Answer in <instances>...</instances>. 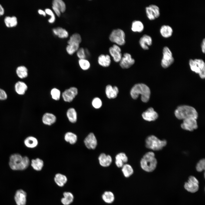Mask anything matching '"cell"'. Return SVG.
Segmentation results:
<instances>
[{
  "instance_id": "1",
  "label": "cell",
  "mask_w": 205,
  "mask_h": 205,
  "mask_svg": "<svg viewBox=\"0 0 205 205\" xmlns=\"http://www.w3.org/2000/svg\"><path fill=\"white\" fill-rule=\"evenodd\" d=\"M30 163V160L28 157H22L19 153L13 154L9 157V166L13 170H24L28 167Z\"/></svg>"
},
{
  "instance_id": "2",
  "label": "cell",
  "mask_w": 205,
  "mask_h": 205,
  "mask_svg": "<svg viewBox=\"0 0 205 205\" xmlns=\"http://www.w3.org/2000/svg\"><path fill=\"white\" fill-rule=\"evenodd\" d=\"M150 93L149 88L146 85L142 83L135 85L130 91V94L132 99H136L139 95H141V100L144 102H147L149 101Z\"/></svg>"
},
{
  "instance_id": "3",
  "label": "cell",
  "mask_w": 205,
  "mask_h": 205,
  "mask_svg": "<svg viewBox=\"0 0 205 205\" xmlns=\"http://www.w3.org/2000/svg\"><path fill=\"white\" fill-rule=\"evenodd\" d=\"M157 161L155 154L152 151L147 152L143 156L140 162L142 169L147 172L153 171L156 169Z\"/></svg>"
},
{
  "instance_id": "4",
  "label": "cell",
  "mask_w": 205,
  "mask_h": 205,
  "mask_svg": "<svg viewBox=\"0 0 205 205\" xmlns=\"http://www.w3.org/2000/svg\"><path fill=\"white\" fill-rule=\"evenodd\" d=\"M176 117L179 120H184L189 118L196 119L198 113L193 107L187 105H182L177 107L175 112Z\"/></svg>"
},
{
  "instance_id": "5",
  "label": "cell",
  "mask_w": 205,
  "mask_h": 205,
  "mask_svg": "<svg viewBox=\"0 0 205 205\" xmlns=\"http://www.w3.org/2000/svg\"><path fill=\"white\" fill-rule=\"evenodd\" d=\"M145 142L146 147L154 151H159L162 149L167 144L166 140H161L153 135L147 137L145 140Z\"/></svg>"
},
{
  "instance_id": "6",
  "label": "cell",
  "mask_w": 205,
  "mask_h": 205,
  "mask_svg": "<svg viewBox=\"0 0 205 205\" xmlns=\"http://www.w3.org/2000/svg\"><path fill=\"white\" fill-rule=\"evenodd\" d=\"M126 34L122 29L118 28L113 29L110 33L109 39L110 41L120 46L126 43Z\"/></svg>"
},
{
  "instance_id": "7",
  "label": "cell",
  "mask_w": 205,
  "mask_h": 205,
  "mask_svg": "<svg viewBox=\"0 0 205 205\" xmlns=\"http://www.w3.org/2000/svg\"><path fill=\"white\" fill-rule=\"evenodd\" d=\"M189 65L191 70L195 73H198L202 79L205 77V64L201 59H191L189 61Z\"/></svg>"
},
{
  "instance_id": "8",
  "label": "cell",
  "mask_w": 205,
  "mask_h": 205,
  "mask_svg": "<svg viewBox=\"0 0 205 205\" xmlns=\"http://www.w3.org/2000/svg\"><path fill=\"white\" fill-rule=\"evenodd\" d=\"M162 54L161 64L163 68H167L173 63L174 59L171 51L167 46H165L163 48Z\"/></svg>"
},
{
  "instance_id": "9",
  "label": "cell",
  "mask_w": 205,
  "mask_h": 205,
  "mask_svg": "<svg viewBox=\"0 0 205 205\" xmlns=\"http://www.w3.org/2000/svg\"><path fill=\"white\" fill-rule=\"evenodd\" d=\"M185 189L187 191L192 193L197 192L199 189V182L194 176H190L187 182L184 184Z\"/></svg>"
},
{
  "instance_id": "10",
  "label": "cell",
  "mask_w": 205,
  "mask_h": 205,
  "mask_svg": "<svg viewBox=\"0 0 205 205\" xmlns=\"http://www.w3.org/2000/svg\"><path fill=\"white\" fill-rule=\"evenodd\" d=\"M145 12L147 18L151 20L157 18L160 14L159 7L154 4H151L146 7Z\"/></svg>"
},
{
  "instance_id": "11",
  "label": "cell",
  "mask_w": 205,
  "mask_h": 205,
  "mask_svg": "<svg viewBox=\"0 0 205 205\" xmlns=\"http://www.w3.org/2000/svg\"><path fill=\"white\" fill-rule=\"evenodd\" d=\"M108 52L110 55L115 62H120L122 56V50L120 46L114 44L109 48Z\"/></svg>"
},
{
  "instance_id": "12",
  "label": "cell",
  "mask_w": 205,
  "mask_h": 205,
  "mask_svg": "<svg viewBox=\"0 0 205 205\" xmlns=\"http://www.w3.org/2000/svg\"><path fill=\"white\" fill-rule=\"evenodd\" d=\"M119 62L120 65L122 68L128 69L134 64L135 60L130 54L126 52L124 54Z\"/></svg>"
},
{
  "instance_id": "13",
  "label": "cell",
  "mask_w": 205,
  "mask_h": 205,
  "mask_svg": "<svg viewBox=\"0 0 205 205\" xmlns=\"http://www.w3.org/2000/svg\"><path fill=\"white\" fill-rule=\"evenodd\" d=\"M78 93L77 88L75 87H71L66 89L62 93V97L63 100L67 102L72 101Z\"/></svg>"
},
{
  "instance_id": "14",
  "label": "cell",
  "mask_w": 205,
  "mask_h": 205,
  "mask_svg": "<svg viewBox=\"0 0 205 205\" xmlns=\"http://www.w3.org/2000/svg\"><path fill=\"white\" fill-rule=\"evenodd\" d=\"M181 126L183 129L190 131H193L198 127L196 119L193 118H189L183 120Z\"/></svg>"
},
{
  "instance_id": "15",
  "label": "cell",
  "mask_w": 205,
  "mask_h": 205,
  "mask_svg": "<svg viewBox=\"0 0 205 205\" xmlns=\"http://www.w3.org/2000/svg\"><path fill=\"white\" fill-rule=\"evenodd\" d=\"M84 142L86 147L88 149H95L97 145V140L93 133H90L85 138Z\"/></svg>"
},
{
  "instance_id": "16",
  "label": "cell",
  "mask_w": 205,
  "mask_h": 205,
  "mask_svg": "<svg viewBox=\"0 0 205 205\" xmlns=\"http://www.w3.org/2000/svg\"><path fill=\"white\" fill-rule=\"evenodd\" d=\"M139 42L140 46L143 49L147 50L152 44V39L150 36L145 34L140 38Z\"/></svg>"
},
{
  "instance_id": "17",
  "label": "cell",
  "mask_w": 205,
  "mask_h": 205,
  "mask_svg": "<svg viewBox=\"0 0 205 205\" xmlns=\"http://www.w3.org/2000/svg\"><path fill=\"white\" fill-rule=\"evenodd\" d=\"M142 116L145 120L151 121L156 120L158 117V115L153 108L150 107L142 113Z\"/></svg>"
},
{
  "instance_id": "18",
  "label": "cell",
  "mask_w": 205,
  "mask_h": 205,
  "mask_svg": "<svg viewBox=\"0 0 205 205\" xmlns=\"http://www.w3.org/2000/svg\"><path fill=\"white\" fill-rule=\"evenodd\" d=\"M26 194L22 190H19L16 192L15 199L17 205H25Z\"/></svg>"
},
{
  "instance_id": "19",
  "label": "cell",
  "mask_w": 205,
  "mask_h": 205,
  "mask_svg": "<svg viewBox=\"0 0 205 205\" xmlns=\"http://www.w3.org/2000/svg\"><path fill=\"white\" fill-rule=\"evenodd\" d=\"M119 92L118 88L116 86L112 87L108 85L106 86L105 89V93L107 97L109 99H114L117 96Z\"/></svg>"
},
{
  "instance_id": "20",
  "label": "cell",
  "mask_w": 205,
  "mask_h": 205,
  "mask_svg": "<svg viewBox=\"0 0 205 205\" xmlns=\"http://www.w3.org/2000/svg\"><path fill=\"white\" fill-rule=\"evenodd\" d=\"M56 121V117L53 114L48 112L46 113L43 115L42 121L45 125L50 126L54 124Z\"/></svg>"
},
{
  "instance_id": "21",
  "label": "cell",
  "mask_w": 205,
  "mask_h": 205,
  "mask_svg": "<svg viewBox=\"0 0 205 205\" xmlns=\"http://www.w3.org/2000/svg\"><path fill=\"white\" fill-rule=\"evenodd\" d=\"M98 62L99 64L102 67H108L111 63L110 56L107 54H101L98 57Z\"/></svg>"
},
{
  "instance_id": "22",
  "label": "cell",
  "mask_w": 205,
  "mask_h": 205,
  "mask_svg": "<svg viewBox=\"0 0 205 205\" xmlns=\"http://www.w3.org/2000/svg\"><path fill=\"white\" fill-rule=\"evenodd\" d=\"M98 159L100 164L104 167L109 166L112 162L111 157L110 155H106L103 153L99 155Z\"/></svg>"
},
{
  "instance_id": "23",
  "label": "cell",
  "mask_w": 205,
  "mask_h": 205,
  "mask_svg": "<svg viewBox=\"0 0 205 205\" xmlns=\"http://www.w3.org/2000/svg\"><path fill=\"white\" fill-rule=\"evenodd\" d=\"M128 161V158L124 153H120L116 156L115 163L118 168H122Z\"/></svg>"
},
{
  "instance_id": "24",
  "label": "cell",
  "mask_w": 205,
  "mask_h": 205,
  "mask_svg": "<svg viewBox=\"0 0 205 205\" xmlns=\"http://www.w3.org/2000/svg\"><path fill=\"white\" fill-rule=\"evenodd\" d=\"M160 33L161 36L165 38L171 37L173 34V30L172 28L167 25H163L160 27Z\"/></svg>"
},
{
  "instance_id": "25",
  "label": "cell",
  "mask_w": 205,
  "mask_h": 205,
  "mask_svg": "<svg viewBox=\"0 0 205 205\" xmlns=\"http://www.w3.org/2000/svg\"><path fill=\"white\" fill-rule=\"evenodd\" d=\"M144 24L141 21L135 20L132 23L131 29L133 32L140 33L144 30Z\"/></svg>"
},
{
  "instance_id": "26",
  "label": "cell",
  "mask_w": 205,
  "mask_h": 205,
  "mask_svg": "<svg viewBox=\"0 0 205 205\" xmlns=\"http://www.w3.org/2000/svg\"><path fill=\"white\" fill-rule=\"evenodd\" d=\"M54 180L58 186L62 187L67 183V179L65 175L60 173H58L55 175Z\"/></svg>"
},
{
  "instance_id": "27",
  "label": "cell",
  "mask_w": 205,
  "mask_h": 205,
  "mask_svg": "<svg viewBox=\"0 0 205 205\" xmlns=\"http://www.w3.org/2000/svg\"><path fill=\"white\" fill-rule=\"evenodd\" d=\"M63 197L61 200L63 205H69L73 201L74 196L73 194L69 192H65L63 193Z\"/></svg>"
},
{
  "instance_id": "28",
  "label": "cell",
  "mask_w": 205,
  "mask_h": 205,
  "mask_svg": "<svg viewBox=\"0 0 205 205\" xmlns=\"http://www.w3.org/2000/svg\"><path fill=\"white\" fill-rule=\"evenodd\" d=\"M37 139L32 136H29L26 138L24 141L25 145L27 147L33 148L36 147L38 144Z\"/></svg>"
},
{
  "instance_id": "29",
  "label": "cell",
  "mask_w": 205,
  "mask_h": 205,
  "mask_svg": "<svg viewBox=\"0 0 205 205\" xmlns=\"http://www.w3.org/2000/svg\"><path fill=\"white\" fill-rule=\"evenodd\" d=\"M15 87L16 92L19 95L24 94L28 89L26 84L21 81L17 82L15 85Z\"/></svg>"
},
{
  "instance_id": "30",
  "label": "cell",
  "mask_w": 205,
  "mask_h": 205,
  "mask_svg": "<svg viewBox=\"0 0 205 205\" xmlns=\"http://www.w3.org/2000/svg\"><path fill=\"white\" fill-rule=\"evenodd\" d=\"M103 200L106 203L110 204L112 203L115 200L114 194L110 191H104L102 195Z\"/></svg>"
},
{
  "instance_id": "31",
  "label": "cell",
  "mask_w": 205,
  "mask_h": 205,
  "mask_svg": "<svg viewBox=\"0 0 205 205\" xmlns=\"http://www.w3.org/2000/svg\"><path fill=\"white\" fill-rule=\"evenodd\" d=\"M54 34L59 38H67L69 36L68 32L65 29L61 27H58L52 29Z\"/></svg>"
},
{
  "instance_id": "32",
  "label": "cell",
  "mask_w": 205,
  "mask_h": 205,
  "mask_svg": "<svg viewBox=\"0 0 205 205\" xmlns=\"http://www.w3.org/2000/svg\"><path fill=\"white\" fill-rule=\"evenodd\" d=\"M31 165L34 170L40 171L44 167V162L42 159L38 158L31 160Z\"/></svg>"
},
{
  "instance_id": "33",
  "label": "cell",
  "mask_w": 205,
  "mask_h": 205,
  "mask_svg": "<svg viewBox=\"0 0 205 205\" xmlns=\"http://www.w3.org/2000/svg\"><path fill=\"white\" fill-rule=\"evenodd\" d=\"M66 115L69 121L71 123H75L77 120V114L75 110L73 108H69L66 112Z\"/></svg>"
},
{
  "instance_id": "34",
  "label": "cell",
  "mask_w": 205,
  "mask_h": 205,
  "mask_svg": "<svg viewBox=\"0 0 205 205\" xmlns=\"http://www.w3.org/2000/svg\"><path fill=\"white\" fill-rule=\"evenodd\" d=\"M65 141L71 144L76 143L77 140V136L75 133L71 132H66L64 136Z\"/></svg>"
},
{
  "instance_id": "35",
  "label": "cell",
  "mask_w": 205,
  "mask_h": 205,
  "mask_svg": "<svg viewBox=\"0 0 205 205\" xmlns=\"http://www.w3.org/2000/svg\"><path fill=\"white\" fill-rule=\"evenodd\" d=\"M122 171L124 176L126 178L130 177L134 173L132 167L129 164H125L122 167Z\"/></svg>"
},
{
  "instance_id": "36",
  "label": "cell",
  "mask_w": 205,
  "mask_h": 205,
  "mask_svg": "<svg viewBox=\"0 0 205 205\" xmlns=\"http://www.w3.org/2000/svg\"><path fill=\"white\" fill-rule=\"evenodd\" d=\"M28 71L27 68L24 66H20L18 67L16 70L17 76L21 79L27 77Z\"/></svg>"
},
{
  "instance_id": "37",
  "label": "cell",
  "mask_w": 205,
  "mask_h": 205,
  "mask_svg": "<svg viewBox=\"0 0 205 205\" xmlns=\"http://www.w3.org/2000/svg\"><path fill=\"white\" fill-rule=\"evenodd\" d=\"M4 22L6 26L9 27L15 26L17 23V18L15 16L6 17L5 18Z\"/></svg>"
},
{
  "instance_id": "38",
  "label": "cell",
  "mask_w": 205,
  "mask_h": 205,
  "mask_svg": "<svg viewBox=\"0 0 205 205\" xmlns=\"http://www.w3.org/2000/svg\"><path fill=\"white\" fill-rule=\"evenodd\" d=\"M53 6L57 8L61 13H64L66 9V6L65 2L62 0H54L52 2Z\"/></svg>"
},
{
  "instance_id": "39",
  "label": "cell",
  "mask_w": 205,
  "mask_h": 205,
  "mask_svg": "<svg viewBox=\"0 0 205 205\" xmlns=\"http://www.w3.org/2000/svg\"><path fill=\"white\" fill-rule=\"evenodd\" d=\"M79 44L77 43H72L68 44L66 47V51L70 55H72L76 52L79 48Z\"/></svg>"
},
{
  "instance_id": "40",
  "label": "cell",
  "mask_w": 205,
  "mask_h": 205,
  "mask_svg": "<svg viewBox=\"0 0 205 205\" xmlns=\"http://www.w3.org/2000/svg\"><path fill=\"white\" fill-rule=\"evenodd\" d=\"M82 41V39L80 34L77 33L73 34L68 40V44L72 43H77L80 44Z\"/></svg>"
},
{
  "instance_id": "41",
  "label": "cell",
  "mask_w": 205,
  "mask_h": 205,
  "mask_svg": "<svg viewBox=\"0 0 205 205\" xmlns=\"http://www.w3.org/2000/svg\"><path fill=\"white\" fill-rule=\"evenodd\" d=\"M78 62L79 66L83 70H87L90 67L89 62L85 59H79Z\"/></svg>"
},
{
  "instance_id": "42",
  "label": "cell",
  "mask_w": 205,
  "mask_h": 205,
  "mask_svg": "<svg viewBox=\"0 0 205 205\" xmlns=\"http://www.w3.org/2000/svg\"><path fill=\"white\" fill-rule=\"evenodd\" d=\"M50 94L53 99L56 101L59 100L60 97L61 92L58 89L54 88L52 89Z\"/></svg>"
},
{
  "instance_id": "43",
  "label": "cell",
  "mask_w": 205,
  "mask_h": 205,
  "mask_svg": "<svg viewBox=\"0 0 205 205\" xmlns=\"http://www.w3.org/2000/svg\"><path fill=\"white\" fill-rule=\"evenodd\" d=\"M46 14L51 16L50 19L48 20V22L50 23H54L56 20V17L53 12L50 9L46 8L44 11Z\"/></svg>"
},
{
  "instance_id": "44",
  "label": "cell",
  "mask_w": 205,
  "mask_h": 205,
  "mask_svg": "<svg viewBox=\"0 0 205 205\" xmlns=\"http://www.w3.org/2000/svg\"><path fill=\"white\" fill-rule=\"evenodd\" d=\"M205 169V161L204 159L200 160L196 166V171L198 172H201Z\"/></svg>"
},
{
  "instance_id": "45",
  "label": "cell",
  "mask_w": 205,
  "mask_h": 205,
  "mask_svg": "<svg viewBox=\"0 0 205 205\" xmlns=\"http://www.w3.org/2000/svg\"><path fill=\"white\" fill-rule=\"evenodd\" d=\"M93 106L96 109L101 107L102 105V102L101 99L98 97H95L93 100L92 102Z\"/></svg>"
},
{
  "instance_id": "46",
  "label": "cell",
  "mask_w": 205,
  "mask_h": 205,
  "mask_svg": "<svg viewBox=\"0 0 205 205\" xmlns=\"http://www.w3.org/2000/svg\"><path fill=\"white\" fill-rule=\"evenodd\" d=\"M77 52V55L79 59H85L86 55L85 49L83 48H79Z\"/></svg>"
},
{
  "instance_id": "47",
  "label": "cell",
  "mask_w": 205,
  "mask_h": 205,
  "mask_svg": "<svg viewBox=\"0 0 205 205\" xmlns=\"http://www.w3.org/2000/svg\"><path fill=\"white\" fill-rule=\"evenodd\" d=\"M7 98V95L5 91L0 88V100H4Z\"/></svg>"
},
{
  "instance_id": "48",
  "label": "cell",
  "mask_w": 205,
  "mask_h": 205,
  "mask_svg": "<svg viewBox=\"0 0 205 205\" xmlns=\"http://www.w3.org/2000/svg\"><path fill=\"white\" fill-rule=\"evenodd\" d=\"M52 7L53 11L56 15L59 17H60L61 13L60 11L55 6H52Z\"/></svg>"
},
{
  "instance_id": "49",
  "label": "cell",
  "mask_w": 205,
  "mask_h": 205,
  "mask_svg": "<svg viewBox=\"0 0 205 205\" xmlns=\"http://www.w3.org/2000/svg\"><path fill=\"white\" fill-rule=\"evenodd\" d=\"M201 49L202 52L205 53V39L204 38L201 44Z\"/></svg>"
},
{
  "instance_id": "50",
  "label": "cell",
  "mask_w": 205,
  "mask_h": 205,
  "mask_svg": "<svg viewBox=\"0 0 205 205\" xmlns=\"http://www.w3.org/2000/svg\"><path fill=\"white\" fill-rule=\"evenodd\" d=\"M38 13L40 15H43L44 17H45L46 16V14L45 11L39 9L38 11Z\"/></svg>"
},
{
  "instance_id": "51",
  "label": "cell",
  "mask_w": 205,
  "mask_h": 205,
  "mask_svg": "<svg viewBox=\"0 0 205 205\" xmlns=\"http://www.w3.org/2000/svg\"><path fill=\"white\" fill-rule=\"evenodd\" d=\"M4 12V9L1 5L0 4V16L3 14Z\"/></svg>"
}]
</instances>
